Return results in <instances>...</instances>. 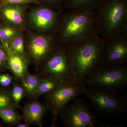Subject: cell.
<instances>
[{
    "label": "cell",
    "instance_id": "obj_1",
    "mask_svg": "<svg viewBox=\"0 0 127 127\" xmlns=\"http://www.w3.org/2000/svg\"><path fill=\"white\" fill-rule=\"evenodd\" d=\"M54 34L58 42L66 47L81 45L99 35L95 10L64 12Z\"/></svg>",
    "mask_w": 127,
    "mask_h": 127
},
{
    "label": "cell",
    "instance_id": "obj_2",
    "mask_svg": "<svg viewBox=\"0 0 127 127\" xmlns=\"http://www.w3.org/2000/svg\"><path fill=\"white\" fill-rule=\"evenodd\" d=\"M105 42V39L97 35L81 45L66 47L75 79L79 84L85 85L84 79L86 76L101 64Z\"/></svg>",
    "mask_w": 127,
    "mask_h": 127
},
{
    "label": "cell",
    "instance_id": "obj_3",
    "mask_svg": "<svg viewBox=\"0 0 127 127\" xmlns=\"http://www.w3.org/2000/svg\"><path fill=\"white\" fill-rule=\"evenodd\" d=\"M104 39L127 31V0H102L94 10Z\"/></svg>",
    "mask_w": 127,
    "mask_h": 127
},
{
    "label": "cell",
    "instance_id": "obj_4",
    "mask_svg": "<svg viewBox=\"0 0 127 127\" xmlns=\"http://www.w3.org/2000/svg\"><path fill=\"white\" fill-rule=\"evenodd\" d=\"M84 83L86 86L120 92L127 87V64H100L86 76Z\"/></svg>",
    "mask_w": 127,
    "mask_h": 127
},
{
    "label": "cell",
    "instance_id": "obj_5",
    "mask_svg": "<svg viewBox=\"0 0 127 127\" xmlns=\"http://www.w3.org/2000/svg\"><path fill=\"white\" fill-rule=\"evenodd\" d=\"M83 94L96 112L101 116H118L127 111V95L121 96L113 91L86 86L83 89Z\"/></svg>",
    "mask_w": 127,
    "mask_h": 127
},
{
    "label": "cell",
    "instance_id": "obj_6",
    "mask_svg": "<svg viewBox=\"0 0 127 127\" xmlns=\"http://www.w3.org/2000/svg\"><path fill=\"white\" fill-rule=\"evenodd\" d=\"M36 71L41 78H51L64 82L78 83L75 79L67 49L61 44L42 62Z\"/></svg>",
    "mask_w": 127,
    "mask_h": 127
},
{
    "label": "cell",
    "instance_id": "obj_7",
    "mask_svg": "<svg viewBox=\"0 0 127 127\" xmlns=\"http://www.w3.org/2000/svg\"><path fill=\"white\" fill-rule=\"evenodd\" d=\"M60 44L54 34H39L29 31L25 36L26 53L30 64L36 70Z\"/></svg>",
    "mask_w": 127,
    "mask_h": 127
},
{
    "label": "cell",
    "instance_id": "obj_8",
    "mask_svg": "<svg viewBox=\"0 0 127 127\" xmlns=\"http://www.w3.org/2000/svg\"><path fill=\"white\" fill-rule=\"evenodd\" d=\"M85 86L75 82H64L45 95L46 103L52 114V127H55L58 116L67 103L83 94Z\"/></svg>",
    "mask_w": 127,
    "mask_h": 127
},
{
    "label": "cell",
    "instance_id": "obj_9",
    "mask_svg": "<svg viewBox=\"0 0 127 127\" xmlns=\"http://www.w3.org/2000/svg\"><path fill=\"white\" fill-rule=\"evenodd\" d=\"M61 112L62 120L66 127H104L91 114L88 104L81 97L73 100Z\"/></svg>",
    "mask_w": 127,
    "mask_h": 127
},
{
    "label": "cell",
    "instance_id": "obj_10",
    "mask_svg": "<svg viewBox=\"0 0 127 127\" xmlns=\"http://www.w3.org/2000/svg\"><path fill=\"white\" fill-rule=\"evenodd\" d=\"M62 13L51 7H35L26 16L27 25L36 34H54Z\"/></svg>",
    "mask_w": 127,
    "mask_h": 127
},
{
    "label": "cell",
    "instance_id": "obj_11",
    "mask_svg": "<svg viewBox=\"0 0 127 127\" xmlns=\"http://www.w3.org/2000/svg\"><path fill=\"white\" fill-rule=\"evenodd\" d=\"M100 64H127V31L105 39Z\"/></svg>",
    "mask_w": 127,
    "mask_h": 127
},
{
    "label": "cell",
    "instance_id": "obj_12",
    "mask_svg": "<svg viewBox=\"0 0 127 127\" xmlns=\"http://www.w3.org/2000/svg\"><path fill=\"white\" fill-rule=\"evenodd\" d=\"M25 5H0V20L17 30L25 32L27 27Z\"/></svg>",
    "mask_w": 127,
    "mask_h": 127
},
{
    "label": "cell",
    "instance_id": "obj_13",
    "mask_svg": "<svg viewBox=\"0 0 127 127\" xmlns=\"http://www.w3.org/2000/svg\"><path fill=\"white\" fill-rule=\"evenodd\" d=\"M22 120L29 125H35L42 127L43 118L48 110L46 103L37 101L28 103L22 109Z\"/></svg>",
    "mask_w": 127,
    "mask_h": 127
},
{
    "label": "cell",
    "instance_id": "obj_14",
    "mask_svg": "<svg viewBox=\"0 0 127 127\" xmlns=\"http://www.w3.org/2000/svg\"><path fill=\"white\" fill-rule=\"evenodd\" d=\"M6 48L8 53V70L11 72L15 79L20 81L29 72L28 67L31 64L22 57Z\"/></svg>",
    "mask_w": 127,
    "mask_h": 127
},
{
    "label": "cell",
    "instance_id": "obj_15",
    "mask_svg": "<svg viewBox=\"0 0 127 127\" xmlns=\"http://www.w3.org/2000/svg\"><path fill=\"white\" fill-rule=\"evenodd\" d=\"M41 78L40 76L36 73L33 74L29 72L19 81L25 91L26 97L32 98Z\"/></svg>",
    "mask_w": 127,
    "mask_h": 127
},
{
    "label": "cell",
    "instance_id": "obj_16",
    "mask_svg": "<svg viewBox=\"0 0 127 127\" xmlns=\"http://www.w3.org/2000/svg\"><path fill=\"white\" fill-rule=\"evenodd\" d=\"M102 0H66L68 12L95 10Z\"/></svg>",
    "mask_w": 127,
    "mask_h": 127
},
{
    "label": "cell",
    "instance_id": "obj_17",
    "mask_svg": "<svg viewBox=\"0 0 127 127\" xmlns=\"http://www.w3.org/2000/svg\"><path fill=\"white\" fill-rule=\"evenodd\" d=\"M24 32H21L7 44L4 45L11 52L22 57L30 63L25 50Z\"/></svg>",
    "mask_w": 127,
    "mask_h": 127
},
{
    "label": "cell",
    "instance_id": "obj_18",
    "mask_svg": "<svg viewBox=\"0 0 127 127\" xmlns=\"http://www.w3.org/2000/svg\"><path fill=\"white\" fill-rule=\"evenodd\" d=\"M64 82L51 78H42L32 98L36 99L40 96L46 95L58 87Z\"/></svg>",
    "mask_w": 127,
    "mask_h": 127
},
{
    "label": "cell",
    "instance_id": "obj_19",
    "mask_svg": "<svg viewBox=\"0 0 127 127\" xmlns=\"http://www.w3.org/2000/svg\"><path fill=\"white\" fill-rule=\"evenodd\" d=\"M0 118L5 124L16 126L22 120L21 117L16 111V108L5 107L0 109Z\"/></svg>",
    "mask_w": 127,
    "mask_h": 127
},
{
    "label": "cell",
    "instance_id": "obj_20",
    "mask_svg": "<svg viewBox=\"0 0 127 127\" xmlns=\"http://www.w3.org/2000/svg\"><path fill=\"white\" fill-rule=\"evenodd\" d=\"M21 31L5 23H0V42L3 45L7 44Z\"/></svg>",
    "mask_w": 127,
    "mask_h": 127
},
{
    "label": "cell",
    "instance_id": "obj_21",
    "mask_svg": "<svg viewBox=\"0 0 127 127\" xmlns=\"http://www.w3.org/2000/svg\"><path fill=\"white\" fill-rule=\"evenodd\" d=\"M19 82L13 81L11 88V93L12 101L17 108H21L20 103L23 98L26 97V94L23 87Z\"/></svg>",
    "mask_w": 127,
    "mask_h": 127
},
{
    "label": "cell",
    "instance_id": "obj_22",
    "mask_svg": "<svg viewBox=\"0 0 127 127\" xmlns=\"http://www.w3.org/2000/svg\"><path fill=\"white\" fill-rule=\"evenodd\" d=\"M5 107L17 108L11 96L10 87L0 86V109Z\"/></svg>",
    "mask_w": 127,
    "mask_h": 127
},
{
    "label": "cell",
    "instance_id": "obj_23",
    "mask_svg": "<svg viewBox=\"0 0 127 127\" xmlns=\"http://www.w3.org/2000/svg\"><path fill=\"white\" fill-rule=\"evenodd\" d=\"M8 59L7 50L0 42V73L8 70Z\"/></svg>",
    "mask_w": 127,
    "mask_h": 127
},
{
    "label": "cell",
    "instance_id": "obj_24",
    "mask_svg": "<svg viewBox=\"0 0 127 127\" xmlns=\"http://www.w3.org/2000/svg\"><path fill=\"white\" fill-rule=\"evenodd\" d=\"M14 79L12 75L8 73H0V86L5 87H10Z\"/></svg>",
    "mask_w": 127,
    "mask_h": 127
},
{
    "label": "cell",
    "instance_id": "obj_25",
    "mask_svg": "<svg viewBox=\"0 0 127 127\" xmlns=\"http://www.w3.org/2000/svg\"><path fill=\"white\" fill-rule=\"evenodd\" d=\"M30 3L38 4L39 1L37 0H0V5L10 4H26Z\"/></svg>",
    "mask_w": 127,
    "mask_h": 127
},
{
    "label": "cell",
    "instance_id": "obj_26",
    "mask_svg": "<svg viewBox=\"0 0 127 127\" xmlns=\"http://www.w3.org/2000/svg\"><path fill=\"white\" fill-rule=\"evenodd\" d=\"M45 0L50 4H57L61 3L62 0Z\"/></svg>",
    "mask_w": 127,
    "mask_h": 127
},
{
    "label": "cell",
    "instance_id": "obj_27",
    "mask_svg": "<svg viewBox=\"0 0 127 127\" xmlns=\"http://www.w3.org/2000/svg\"><path fill=\"white\" fill-rule=\"evenodd\" d=\"M30 125L27 123L23 122L22 123L21 122H20L17 124L15 126L17 127H30Z\"/></svg>",
    "mask_w": 127,
    "mask_h": 127
}]
</instances>
